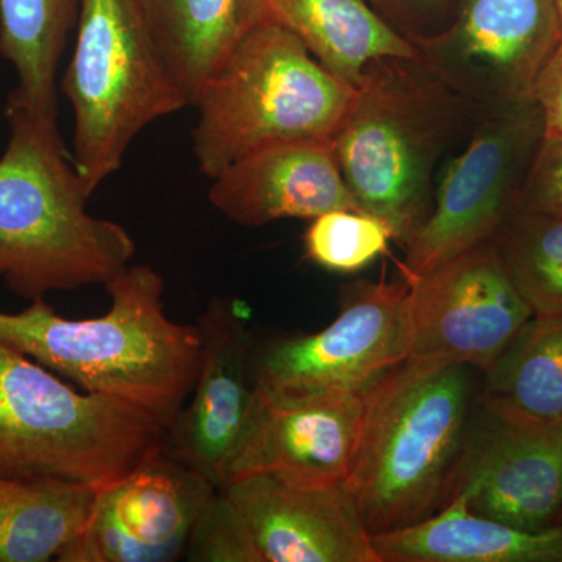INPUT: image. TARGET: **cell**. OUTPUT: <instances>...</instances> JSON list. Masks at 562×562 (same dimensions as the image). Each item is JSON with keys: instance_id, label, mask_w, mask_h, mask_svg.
I'll return each mask as SVG.
<instances>
[{"instance_id": "cell-29", "label": "cell", "mask_w": 562, "mask_h": 562, "mask_svg": "<svg viewBox=\"0 0 562 562\" xmlns=\"http://www.w3.org/2000/svg\"><path fill=\"white\" fill-rule=\"evenodd\" d=\"M14 483H2L0 482V503L5 501L7 495H9V492L11 490V486H13Z\"/></svg>"}, {"instance_id": "cell-8", "label": "cell", "mask_w": 562, "mask_h": 562, "mask_svg": "<svg viewBox=\"0 0 562 562\" xmlns=\"http://www.w3.org/2000/svg\"><path fill=\"white\" fill-rule=\"evenodd\" d=\"M195 562H382L347 483L268 475L217 487L188 547Z\"/></svg>"}, {"instance_id": "cell-27", "label": "cell", "mask_w": 562, "mask_h": 562, "mask_svg": "<svg viewBox=\"0 0 562 562\" xmlns=\"http://www.w3.org/2000/svg\"><path fill=\"white\" fill-rule=\"evenodd\" d=\"M376 13L414 46L449 27L458 0H369Z\"/></svg>"}, {"instance_id": "cell-10", "label": "cell", "mask_w": 562, "mask_h": 562, "mask_svg": "<svg viewBox=\"0 0 562 562\" xmlns=\"http://www.w3.org/2000/svg\"><path fill=\"white\" fill-rule=\"evenodd\" d=\"M406 281L403 361L457 362L487 372L535 316L494 239Z\"/></svg>"}, {"instance_id": "cell-13", "label": "cell", "mask_w": 562, "mask_h": 562, "mask_svg": "<svg viewBox=\"0 0 562 562\" xmlns=\"http://www.w3.org/2000/svg\"><path fill=\"white\" fill-rule=\"evenodd\" d=\"M366 391L281 394L255 383L220 486L254 475L302 487L347 483L360 442Z\"/></svg>"}, {"instance_id": "cell-17", "label": "cell", "mask_w": 562, "mask_h": 562, "mask_svg": "<svg viewBox=\"0 0 562 562\" xmlns=\"http://www.w3.org/2000/svg\"><path fill=\"white\" fill-rule=\"evenodd\" d=\"M492 422L479 447L469 449L457 492L479 516L520 530L553 527L562 513V425Z\"/></svg>"}, {"instance_id": "cell-5", "label": "cell", "mask_w": 562, "mask_h": 562, "mask_svg": "<svg viewBox=\"0 0 562 562\" xmlns=\"http://www.w3.org/2000/svg\"><path fill=\"white\" fill-rule=\"evenodd\" d=\"M357 88L328 72L297 36L255 21L192 102V154L214 179L233 161L271 144L333 139Z\"/></svg>"}, {"instance_id": "cell-18", "label": "cell", "mask_w": 562, "mask_h": 562, "mask_svg": "<svg viewBox=\"0 0 562 562\" xmlns=\"http://www.w3.org/2000/svg\"><path fill=\"white\" fill-rule=\"evenodd\" d=\"M241 25L272 22L305 44L328 72L357 88L380 58L419 57L369 0H239Z\"/></svg>"}, {"instance_id": "cell-12", "label": "cell", "mask_w": 562, "mask_h": 562, "mask_svg": "<svg viewBox=\"0 0 562 562\" xmlns=\"http://www.w3.org/2000/svg\"><path fill=\"white\" fill-rule=\"evenodd\" d=\"M217 486L165 446L102 484L60 562H172L187 557Z\"/></svg>"}, {"instance_id": "cell-28", "label": "cell", "mask_w": 562, "mask_h": 562, "mask_svg": "<svg viewBox=\"0 0 562 562\" xmlns=\"http://www.w3.org/2000/svg\"><path fill=\"white\" fill-rule=\"evenodd\" d=\"M530 94L541 105L546 132L562 133V38Z\"/></svg>"}, {"instance_id": "cell-6", "label": "cell", "mask_w": 562, "mask_h": 562, "mask_svg": "<svg viewBox=\"0 0 562 562\" xmlns=\"http://www.w3.org/2000/svg\"><path fill=\"white\" fill-rule=\"evenodd\" d=\"M166 431L0 342V482L102 486L161 449Z\"/></svg>"}, {"instance_id": "cell-31", "label": "cell", "mask_w": 562, "mask_h": 562, "mask_svg": "<svg viewBox=\"0 0 562 562\" xmlns=\"http://www.w3.org/2000/svg\"><path fill=\"white\" fill-rule=\"evenodd\" d=\"M557 525H562V513H561L560 519H558Z\"/></svg>"}, {"instance_id": "cell-22", "label": "cell", "mask_w": 562, "mask_h": 562, "mask_svg": "<svg viewBox=\"0 0 562 562\" xmlns=\"http://www.w3.org/2000/svg\"><path fill=\"white\" fill-rule=\"evenodd\" d=\"M192 106L243 31L239 0H136Z\"/></svg>"}, {"instance_id": "cell-15", "label": "cell", "mask_w": 562, "mask_h": 562, "mask_svg": "<svg viewBox=\"0 0 562 562\" xmlns=\"http://www.w3.org/2000/svg\"><path fill=\"white\" fill-rule=\"evenodd\" d=\"M246 305L214 297L199 317L201 358L191 391L166 431L165 447L220 486L222 471L246 424L255 382H249Z\"/></svg>"}, {"instance_id": "cell-3", "label": "cell", "mask_w": 562, "mask_h": 562, "mask_svg": "<svg viewBox=\"0 0 562 562\" xmlns=\"http://www.w3.org/2000/svg\"><path fill=\"white\" fill-rule=\"evenodd\" d=\"M468 368L405 360L366 391L347 486L371 535L428 519L457 494L469 453Z\"/></svg>"}, {"instance_id": "cell-2", "label": "cell", "mask_w": 562, "mask_h": 562, "mask_svg": "<svg viewBox=\"0 0 562 562\" xmlns=\"http://www.w3.org/2000/svg\"><path fill=\"white\" fill-rule=\"evenodd\" d=\"M10 136L0 157V277L21 297L103 284L135 257L122 225L88 213L57 116L7 99Z\"/></svg>"}, {"instance_id": "cell-24", "label": "cell", "mask_w": 562, "mask_h": 562, "mask_svg": "<svg viewBox=\"0 0 562 562\" xmlns=\"http://www.w3.org/2000/svg\"><path fill=\"white\" fill-rule=\"evenodd\" d=\"M494 244L535 316H562V217L516 210Z\"/></svg>"}, {"instance_id": "cell-25", "label": "cell", "mask_w": 562, "mask_h": 562, "mask_svg": "<svg viewBox=\"0 0 562 562\" xmlns=\"http://www.w3.org/2000/svg\"><path fill=\"white\" fill-rule=\"evenodd\" d=\"M312 221L303 238L306 257L327 271H361L394 239L382 220L364 211L333 210Z\"/></svg>"}, {"instance_id": "cell-30", "label": "cell", "mask_w": 562, "mask_h": 562, "mask_svg": "<svg viewBox=\"0 0 562 562\" xmlns=\"http://www.w3.org/2000/svg\"><path fill=\"white\" fill-rule=\"evenodd\" d=\"M554 5H557L558 14H560L561 27H562V0H554Z\"/></svg>"}, {"instance_id": "cell-1", "label": "cell", "mask_w": 562, "mask_h": 562, "mask_svg": "<svg viewBox=\"0 0 562 562\" xmlns=\"http://www.w3.org/2000/svg\"><path fill=\"white\" fill-rule=\"evenodd\" d=\"M105 288L110 310L92 319L63 317L44 297L21 313L0 312V342L168 430L198 375V325L168 316L165 281L150 266H128Z\"/></svg>"}, {"instance_id": "cell-9", "label": "cell", "mask_w": 562, "mask_h": 562, "mask_svg": "<svg viewBox=\"0 0 562 562\" xmlns=\"http://www.w3.org/2000/svg\"><path fill=\"white\" fill-rule=\"evenodd\" d=\"M543 135L546 120L531 94L483 110L468 147L443 173L430 216L406 246L405 280L494 239L519 206Z\"/></svg>"}, {"instance_id": "cell-7", "label": "cell", "mask_w": 562, "mask_h": 562, "mask_svg": "<svg viewBox=\"0 0 562 562\" xmlns=\"http://www.w3.org/2000/svg\"><path fill=\"white\" fill-rule=\"evenodd\" d=\"M76 31L61 88L74 111V166L91 195L147 125L191 103L136 0H81Z\"/></svg>"}, {"instance_id": "cell-16", "label": "cell", "mask_w": 562, "mask_h": 562, "mask_svg": "<svg viewBox=\"0 0 562 562\" xmlns=\"http://www.w3.org/2000/svg\"><path fill=\"white\" fill-rule=\"evenodd\" d=\"M209 199L244 227L281 220H314L333 210H358L342 179L333 139L271 144L244 155L211 179Z\"/></svg>"}, {"instance_id": "cell-26", "label": "cell", "mask_w": 562, "mask_h": 562, "mask_svg": "<svg viewBox=\"0 0 562 562\" xmlns=\"http://www.w3.org/2000/svg\"><path fill=\"white\" fill-rule=\"evenodd\" d=\"M517 210L562 217V133L543 135Z\"/></svg>"}, {"instance_id": "cell-20", "label": "cell", "mask_w": 562, "mask_h": 562, "mask_svg": "<svg viewBox=\"0 0 562 562\" xmlns=\"http://www.w3.org/2000/svg\"><path fill=\"white\" fill-rule=\"evenodd\" d=\"M480 403L525 428L562 425V316H532L490 371Z\"/></svg>"}, {"instance_id": "cell-19", "label": "cell", "mask_w": 562, "mask_h": 562, "mask_svg": "<svg viewBox=\"0 0 562 562\" xmlns=\"http://www.w3.org/2000/svg\"><path fill=\"white\" fill-rule=\"evenodd\" d=\"M371 539L382 562H562V525L520 530L473 513L462 492L428 519Z\"/></svg>"}, {"instance_id": "cell-23", "label": "cell", "mask_w": 562, "mask_h": 562, "mask_svg": "<svg viewBox=\"0 0 562 562\" xmlns=\"http://www.w3.org/2000/svg\"><path fill=\"white\" fill-rule=\"evenodd\" d=\"M99 487L14 483L0 503V562L58 561L83 531Z\"/></svg>"}, {"instance_id": "cell-11", "label": "cell", "mask_w": 562, "mask_h": 562, "mask_svg": "<svg viewBox=\"0 0 562 562\" xmlns=\"http://www.w3.org/2000/svg\"><path fill=\"white\" fill-rule=\"evenodd\" d=\"M561 38L554 0H458L449 27L416 49L450 90L490 109L530 94Z\"/></svg>"}, {"instance_id": "cell-14", "label": "cell", "mask_w": 562, "mask_h": 562, "mask_svg": "<svg viewBox=\"0 0 562 562\" xmlns=\"http://www.w3.org/2000/svg\"><path fill=\"white\" fill-rule=\"evenodd\" d=\"M408 281L358 284L324 330L280 339L258 357L254 382L281 394L362 392L403 361Z\"/></svg>"}, {"instance_id": "cell-4", "label": "cell", "mask_w": 562, "mask_h": 562, "mask_svg": "<svg viewBox=\"0 0 562 562\" xmlns=\"http://www.w3.org/2000/svg\"><path fill=\"white\" fill-rule=\"evenodd\" d=\"M482 106L450 90L419 57L368 65L333 136L342 179L364 213L408 246L432 211V173L454 140L471 135Z\"/></svg>"}, {"instance_id": "cell-21", "label": "cell", "mask_w": 562, "mask_h": 562, "mask_svg": "<svg viewBox=\"0 0 562 562\" xmlns=\"http://www.w3.org/2000/svg\"><path fill=\"white\" fill-rule=\"evenodd\" d=\"M81 0H0V55L18 83L11 101L57 116V72Z\"/></svg>"}]
</instances>
